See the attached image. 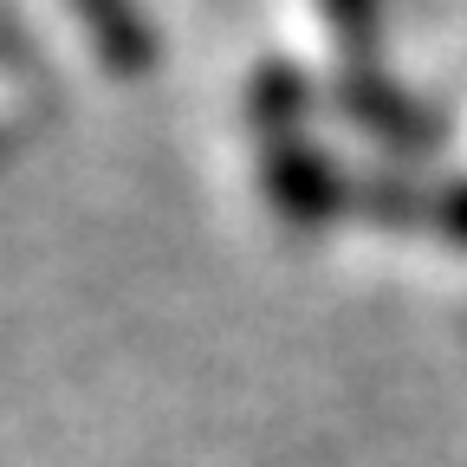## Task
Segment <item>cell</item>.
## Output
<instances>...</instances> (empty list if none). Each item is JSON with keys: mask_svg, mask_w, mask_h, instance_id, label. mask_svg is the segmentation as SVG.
Returning <instances> with one entry per match:
<instances>
[{"mask_svg": "<svg viewBox=\"0 0 467 467\" xmlns=\"http://www.w3.org/2000/svg\"><path fill=\"white\" fill-rule=\"evenodd\" d=\"M325 26L337 33L344 58H370V39H377V0H318Z\"/></svg>", "mask_w": 467, "mask_h": 467, "instance_id": "cell-4", "label": "cell"}, {"mask_svg": "<svg viewBox=\"0 0 467 467\" xmlns=\"http://www.w3.org/2000/svg\"><path fill=\"white\" fill-rule=\"evenodd\" d=\"M78 20L98 39V58L110 72H143L150 66V26L137 20L130 0H78Z\"/></svg>", "mask_w": 467, "mask_h": 467, "instance_id": "cell-2", "label": "cell"}, {"mask_svg": "<svg viewBox=\"0 0 467 467\" xmlns=\"http://www.w3.org/2000/svg\"><path fill=\"white\" fill-rule=\"evenodd\" d=\"M306 98H312V85H306V72L299 66H260L254 72V85H247V117H254V130L266 137V143H285L292 137V124H299V110H306Z\"/></svg>", "mask_w": 467, "mask_h": 467, "instance_id": "cell-3", "label": "cell"}, {"mask_svg": "<svg viewBox=\"0 0 467 467\" xmlns=\"http://www.w3.org/2000/svg\"><path fill=\"white\" fill-rule=\"evenodd\" d=\"M266 195L273 208L292 221V227H318L337 214L344 202V182H337V169L325 162V150L299 143V137H285V143H266Z\"/></svg>", "mask_w": 467, "mask_h": 467, "instance_id": "cell-1", "label": "cell"}]
</instances>
